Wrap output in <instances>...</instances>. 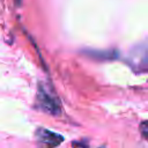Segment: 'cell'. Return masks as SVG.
<instances>
[{"label":"cell","instance_id":"4","mask_svg":"<svg viewBox=\"0 0 148 148\" xmlns=\"http://www.w3.org/2000/svg\"><path fill=\"white\" fill-rule=\"evenodd\" d=\"M139 131H140V134L141 136L148 141V120H143L140 123L139 125Z\"/></svg>","mask_w":148,"mask_h":148},{"label":"cell","instance_id":"1","mask_svg":"<svg viewBox=\"0 0 148 148\" xmlns=\"http://www.w3.org/2000/svg\"><path fill=\"white\" fill-rule=\"evenodd\" d=\"M36 106L49 114L52 116H59L61 113V104L57 96L52 92H50L44 86L39 84L36 96Z\"/></svg>","mask_w":148,"mask_h":148},{"label":"cell","instance_id":"5","mask_svg":"<svg viewBox=\"0 0 148 148\" xmlns=\"http://www.w3.org/2000/svg\"><path fill=\"white\" fill-rule=\"evenodd\" d=\"M72 148H90V146L86 139H81L72 141Z\"/></svg>","mask_w":148,"mask_h":148},{"label":"cell","instance_id":"3","mask_svg":"<svg viewBox=\"0 0 148 148\" xmlns=\"http://www.w3.org/2000/svg\"><path fill=\"white\" fill-rule=\"evenodd\" d=\"M130 65L135 72H148V45L135 47L130 54Z\"/></svg>","mask_w":148,"mask_h":148},{"label":"cell","instance_id":"2","mask_svg":"<svg viewBox=\"0 0 148 148\" xmlns=\"http://www.w3.org/2000/svg\"><path fill=\"white\" fill-rule=\"evenodd\" d=\"M35 140L38 148H57L64 142L65 138L45 127H38L35 131Z\"/></svg>","mask_w":148,"mask_h":148}]
</instances>
